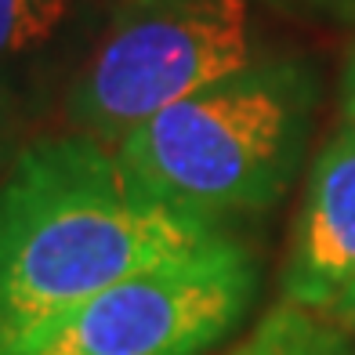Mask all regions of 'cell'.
Listing matches in <instances>:
<instances>
[{"label":"cell","mask_w":355,"mask_h":355,"mask_svg":"<svg viewBox=\"0 0 355 355\" xmlns=\"http://www.w3.org/2000/svg\"><path fill=\"white\" fill-rule=\"evenodd\" d=\"M218 232L149 196L87 135L26 145L0 182V352Z\"/></svg>","instance_id":"1"},{"label":"cell","mask_w":355,"mask_h":355,"mask_svg":"<svg viewBox=\"0 0 355 355\" xmlns=\"http://www.w3.org/2000/svg\"><path fill=\"white\" fill-rule=\"evenodd\" d=\"M315 102L319 76L309 62H247L145 120L116 145V156L159 203L221 225L268 211L290 189L309 149Z\"/></svg>","instance_id":"2"},{"label":"cell","mask_w":355,"mask_h":355,"mask_svg":"<svg viewBox=\"0 0 355 355\" xmlns=\"http://www.w3.org/2000/svg\"><path fill=\"white\" fill-rule=\"evenodd\" d=\"M250 58L247 0H135L94 47L69 91L80 135L116 145L156 112Z\"/></svg>","instance_id":"3"},{"label":"cell","mask_w":355,"mask_h":355,"mask_svg":"<svg viewBox=\"0 0 355 355\" xmlns=\"http://www.w3.org/2000/svg\"><path fill=\"white\" fill-rule=\"evenodd\" d=\"M254 254L229 232L98 290L0 355H203L243 322Z\"/></svg>","instance_id":"4"},{"label":"cell","mask_w":355,"mask_h":355,"mask_svg":"<svg viewBox=\"0 0 355 355\" xmlns=\"http://www.w3.org/2000/svg\"><path fill=\"white\" fill-rule=\"evenodd\" d=\"M355 290V127H337L309 171L283 268V301L334 315Z\"/></svg>","instance_id":"5"},{"label":"cell","mask_w":355,"mask_h":355,"mask_svg":"<svg viewBox=\"0 0 355 355\" xmlns=\"http://www.w3.org/2000/svg\"><path fill=\"white\" fill-rule=\"evenodd\" d=\"M229 355H352V337L341 322L283 301Z\"/></svg>","instance_id":"6"},{"label":"cell","mask_w":355,"mask_h":355,"mask_svg":"<svg viewBox=\"0 0 355 355\" xmlns=\"http://www.w3.org/2000/svg\"><path fill=\"white\" fill-rule=\"evenodd\" d=\"M91 0H0V66L51 44Z\"/></svg>","instance_id":"7"},{"label":"cell","mask_w":355,"mask_h":355,"mask_svg":"<svg viewBox=\"0 0 355 355\" xmlns=\"http://www.w3.org/2000/svg\"><path fill=\"white\" fill-rule=\"evenodd\" d=\"M341 109H345V123L355 127V51L348 55L341 73Z\"/></svg>","instance_id":"8"},{"label":"cell","mask_w":355,"mask_h":355,"mask_svg":"<svg viewBox=\"0 0 355 355\" xmlns=\"http://www.w3.org/2000/svg\"><path fill=\"white\" fill-rule=\"evenodd\" d=\"M301 4L330 19H355V0H301Z\"/></svg>","instance_id":"9"},{"label":"cell","mask_w":355,"mask_h":355,"mask_svg":"<svg viewBox=\"0 0 355 355\" xmlns=\"http://www.w3.org/2000/svg\"><path fill=\"white\" fill-rule=\"evenodd\" d=\"M330 319H334V322H341V327H348V330L355 327V290H352V294H348L341 304H337V312H334Z\"/></svg>","instance_id":"10"}]
</instances>
